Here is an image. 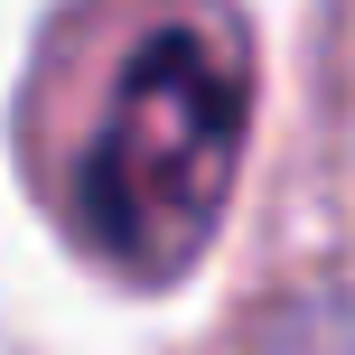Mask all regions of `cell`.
<instances>
[{"label": "cell", "mask_w": 355, "mask_h": 355, "mask_svg": "<svg viewBox=\"0 0 355 355\" xmlns=\"http://www.w3.org/2000/svg\"><path fill=\"white\" fill-rule=\"evenodd\" d=\"M252 66L225 19H168L131 47L112 112L75 168V225L131 281H178L206 252L243 159Z\"/></svg>", "instance_id": "6da1fadb"}]
</instances>
